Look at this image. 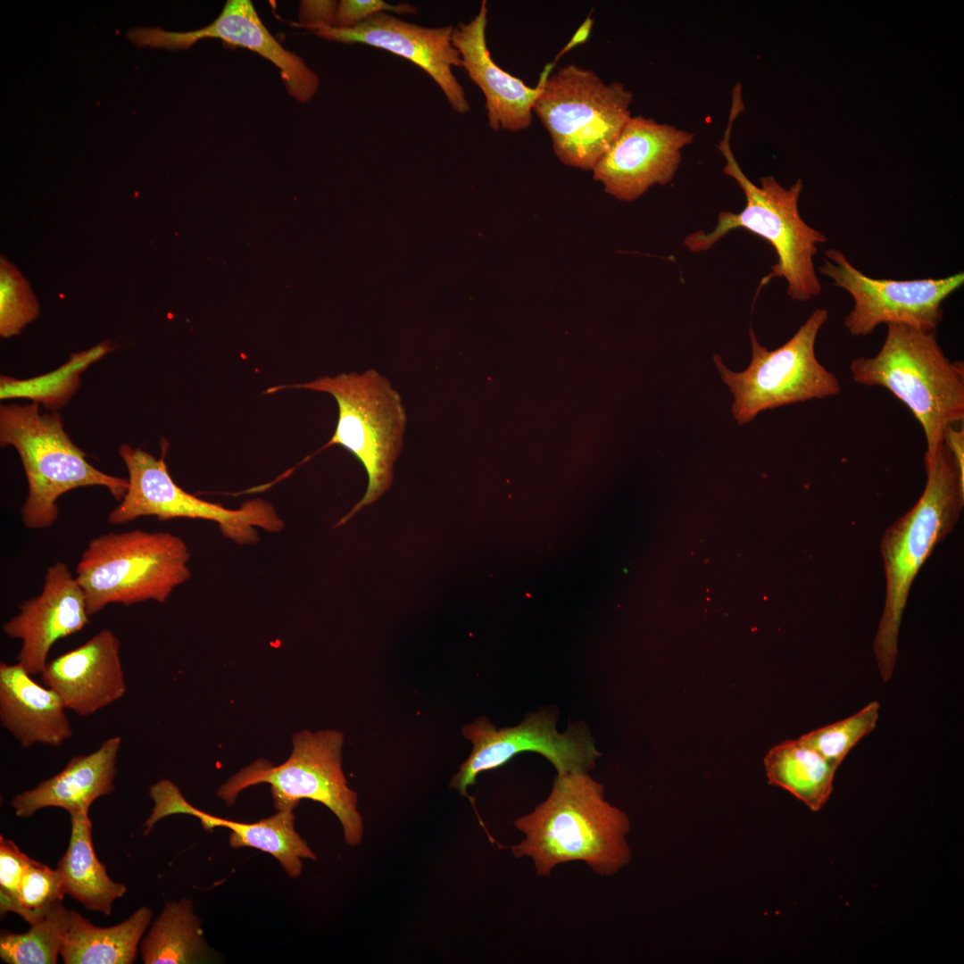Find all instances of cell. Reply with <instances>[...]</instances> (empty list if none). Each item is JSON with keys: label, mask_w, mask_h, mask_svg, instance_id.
<instances>
[{"label": "cell", "mask_w": 964, "mask_h": 964, "mask_svg": "<svg viewBox=\"0 0 964 964\" xmlns=\"http://www.w3.org/2000/svg\"><path fill=\"white\" fill-rule=\"evenodd\" d=\"M154 807L145 823L148 835L160 819L172 814H188L197 818L205 830L215 827L229 829L232 848L252 847L270 853L278 860L287 874L296 878L303 869V860H316L315 853L295 829L293 810H279L275 815L254 823L225 819L194 807L170 780L162 779L149 788Z\"/></svg>", "instance_id": "19"}, {"label": "cell", "mask_w": 964, "mask_h": 964, "mask_svg": "<svg viewBox=\"0 0 964 964\" xmlns=\"http://www.w3.org/2000/svg\"><path fill=\"white\" fill-rule=\"evenodd\" d=\"M65 895L59 871L30 859L18 892V912L29 925L42 919Z\"/></svg>", "instance_id": "30"}, {"label": "cell", "mask_w": 964, "mask_h": 964, "mask_svg": "<svg viewBox=\"0 0 964 964\" xmlns=\"http://www.w3.org/2000/svg\"><path fill=\"white\" fill-rule=\"evenodd\" d=\"M286 387L305 388L331 395L337 403L338 419L330 440L321 448L339 445L363 465L368 486L362 499L341 519L345 522L363 506L388 490L393 466L403 444L406 414L399 394L388 379L374 370L362 374L341 373Z\"/></svg>", "instance_id": "8"}, {"label": "cell", "mask_w": 964, "mask_h": 964, "mask_svg": "<svg viewBox=\"0 0 964 964\" xmlns=\"http://www.w3.org/2000/svg\"><path fill=\"white\" fill-rule=\"evenodd\" d=\"M943 445L953 458L960 478L964 482V428L949 426L943 435Z\"/></svg>", "instance_id": "35"}, {"label": "cell", "mask_w": 964, "mask_h": 964, "mask_svg": "<svg viewBox=\"0 0 964 964\" xmlns=\"http://www.w3.org/2000/svg\"><path fill=\"white\" fill-rule=\"evenodd\" d=\"M151 918V910L142 906L123 922L100 927L71 910L60 955L66 964L134 963Z\"/></svg>", "instance_id": "23"}, {"label": "cell", "mask_w": 964, "mask_h": 964, "mask_svg": "<svg viewBox=\"0 0 964 964\" xmlns=\"http://www.w3.org/2000/svg\"><path fill=\"white\" fill-rule=\"evenodd\" d=\"M119 454L129 472V486L120 503L108 516L112 525L126 524L144 516L160 520L198 519L213 521L226 536L240 544L256 543L257 528L278 532L284 521L274 507L262 499L229 509L183 490L170 477L163 456L155 459L149 453L123 444Z\"/></svg>", "instance_id": "11"}, {"label": "cell", "mask_w": 964, "mask_h": 964, "mask_svg": "<svg viewBox=\"0 0 964 964\" xmlns=\"http://www.w3.org/2000/svg\"><path fill=\"white\" fill-rule=\"evenodd\" d=\"M343 743L344 735L337 730L300 731L293 736V751L285 762L274 766L257 760L222 784L217 795L231 805L244 789L269 784L278 811L294 810L303 799L320 802L340 821L345 843L358 845L363 822L357 794L348 786L342 769Z\"/></svg>", "instance_id": "9"}, {"label": "cell", "mask_w": 964, "mask_h": 964, "mask_svg": "<svg viewBox=\"0 0 964 964\" xmlns=\"http://www.w3.org/2000/svg\"><path fill=\"white\" fill-rule=\"evenodd\" d=\"M592 23H593V21L591 19H587L582 24V26L579 28V29L577 31V33L574 35V37L569 42V44L558 54L557 58L561 56L567 51H569L571 47H573L576 45L580 44V43L584 42L585 40H586V38H587V37L589 35L591 27H592Z\"/></svg>", "instance_id": "36"}, {"label": "cell", "mask_w": 964, "mask_h": 964, "mask_svg": "<svg viewBox=\"0 0 964 964\" xmlns=\"http://www.w3.org/2000/svg\"><path fill=\"white\" fill-rule=\"evenodd\" d=\"M120 745V736L109 737L96 751L72 757L59 773L15 795L11 806L16 816L29 818L46 807L88 813L96 799L115 789Z\"/></svg>", "instance_id": "21"}, {"label": "cell", "mask_w": 964, "mask_h": 964, "mask_svg": "<svg viewBox=\"0 0 964 964\" xmlns=\"http://www.w3.org/2000/svg\"><path fill=\"white\" fill-rule=\"evenodd\" d=\"M139 946L145 964L203 961L208 948L192 902L182 899L166 902Z\"/></svg>", "instance_id": "26"}, {"label": "cell", "mask_w": 964, "mask_h": 964, "mask_svg": "<svg viewBox=\"0 0 964 964\" xmlns=\"http://www.w3.org/2000/svg\"><path fill=\"white\" fill-rule=\"evenodd\" d=\"M879 709V702L872 701L853 715L814 729L799 739L837 769L858 742L875 729Z\"/></svg>", "instance_id": "29"}, {"label": "cell", "mask_w": 964, "mask_h": 964, "mask_svg": "<svg viewBox=\"0 0 964 964\" xmlns=\"http://www.w3.org/2000/svg\"><path fill=\"white\" fill-rule=\"evenodd\" d=\"M850 370L854 382L885 387L910 409L924 431L925 464L942 449L946 428L964 420V364L944 354L936 330L887 324L879 352L854 359Z\"/></svg>", "instance_id": "4"}, {"label": "cell", "mask_w": 964, "mask_h": 964, "mask_svg": "<svg viewBox=\"0 0 964 964\" xmlns=\"http://www.w3.org/2000/svg\"><path fill=\"white\" fill-rule=\"evenodd\" d=\"M0 444L20 455L29 486L21 518L29 529L51 527L59 515L58 498L74 488L104 486L118 501L127 492V478L92 466L65 432L61 415L41 414L36 403L1 405Z\"/></svg>", "instance_id": "5"}, {"label": "cell", "mask_w": 964, "mask_h": 964, "mask_svg": "<svg viewBox=\"0 0 964 964\" xmlns=\"http://www.w3.org/2000/svg\"><path fill=\"white\" fill-rule=\"evenodd\" d=\"M925 469L921 496L886 529L881 541L885 598L874 652L884 682L894 670L900 626L913 580L935 547L953 529L964 503V482L944 445Z\"/></svg>", "instance_id": "3"}, {"label": "cell", "mask_w": 964, "mask_h": 964, "mask_svg": "<svg viewBox=\"0 0 964 964\" xmlns=\"http://www.w3.org/2000/svg\"><path fill=\"white\" fill-rule=\"evenodd\" d=\"M71 833L68 848L57 865L65 894L87 910L112 914L113 902L124 895L125 885L111 879L95 853L91 821L87 812L71 813Z\"/></svg>", "instance_id": "24"}, {"label": "cell", "mask_w": 964, "mask_h": 964, "mask_svg": "<svg viewBox=\"0 0 964 964\" xmlns=\"http://www.w3.org/2000/svg\"><path fill=\"white\" fill-rule=\"evenodd\" d=\"M514 827L525 837L508 848L516 858H530L537 876L571 861L612 876L631 860L629 819L605 801L602 785L588 772L557 775L548 797Z\"/></svg>", "instance_id": "1"}, {"label": "cell", "mask_w": 964, "mask_h": 964, "mask_svg": "<svg viewBox=\"0 0 964 964\" xmlns=\"http://www.w3.org/2000/svg\"><path fill=\"white\" fill-rule=\"evenodd\" d=\"M694 134L651 118L630 117L593 169L594 179L618 200L631 202L654 185L669 183Z\"/></svg>", "instance_id": "15"}, {"label": "cell", "mask_w": 964, "mask_h": 964, "mask_svg": "<svg viewBox=\"0 0 964 964\" xmlns=\"http://www.w3.org/2000/svg\"><path fill=\"white\" fill-rule=\"evenodd\" d=\"M190 552L179 536L134 529L92 538L76 568L89 616L107 605L164 602L191 577Z\"/></svg>", "instance_id": "6"}, {"label": "cell", "mask_w": 964, "mask_h": 964, "mask_svg": "<svg viewBox=\"0 0 964 964\" xmlns=\"http://www.w3.org/2000/svg\"><path fill=\"white\" fill-rule=\"evenodd\" d=\"M540 75L533 112L546 129L555 155L565 165L593 170L630 119L632 93L605 83L593 71L568 64Z\"/></svg>", "instance_id": "7"}, {"label": "cell", "mask_w": 964, "mask_h": 964, "mask_svg": "<svg viewBox=\"0 0 964 964\" xmlns=\"http://www.w3.org/2000/svg\"><path fill=\"white\" fill-rule=\"evenodd\" d=\"M453 28L423 27L379 12L351 29L318 26L308 30L328 41L368 45L405 58L425 71L453 110L463 114L470 104L452 71L453 67H462L460 52L453 43Z\"/></svg>", "instance_id": "16"}, {"label": "cell", "mask_w": 964, "mask_h": 964, "mask_svg": "<svg viewBox=\"0 0 964 964\" xmlns=\"http://www.w3.org/2000/svg\"><path fill=\"white\" fill-rule=\"evenodd\" d=\"M827 316L825 308L814 310L788 341L771 351L759 343L750 328L752 360L743 371L728 370L714 355L722 380L734 395L732 413L738 424L753 420L765 410L840 394L837 377L815 354L816 338Z\"/></svg>", "instance_id": "10"}, {"label": "cell", "mask_w": 964, "mask_h": 964, "mask_svg": "<svg viewBox=\"0 0 964 964\" xmlns=\"http://www.w3.org/2000/svg\"><path fill=\"white\" fill-rule=\"evenodd\" d=\"M63 701L20 663H0V722L23 748L60 746L72 736Z\"/></svg>", "instance_id": "22"}, {"label": "cell", "mask_w": 964, "mask_h": 964, "mask_svg": "<svg viewBox=\"0 0 964 964\" xmlns=\"http://www.w3.org/2000/svg\"><path fill=\"white\" fill-rule=\"evenodd\" d=\"M764 766L769 784L790 792L813 811L819 810L830 797L837 769L799 738L773 746L764 758Z\"/></svg>", "instance_id": "25"}, {"label": "cell", "mask_w": 964, "mask_h": 964, "mask_svg": "<svg viewBox=\"0 0 964 964\" xmlns=\"http://www.w3.org/2000/svg\"><path fill=\"white\" fill-rule=\"evenodd\" d=\"M487 12L486 1H482L470 21L453 28V43L460 52L462 68L484 95L489 127L520 131L532 123L540 83L530 87L494 62L486 37Z\"/></svg>", "instance_id": "20"}, {"label": "cell", "mask_w": 964, "mask_h": 964, "mask_svg": "<svg viewBox=\"0 0 964 964\" xmlns=\"http://www.w3.org/2000/svg\"><path fill=\"white\" fill-rule=\"evenodd\" d=\"M19 610L4 623L2 630L21 640L17 662L32 676L42 672L58 640L79 632L89 623L85 594L62 561L48 567L40 594L24 601Z\"/></svg>", "instance_id": "17"}, {"label": "cell", "mask_w": 964, "mask_h": 964, "mask_svg": "<svg viewBox=\"0 0 964 964\" xmlns=\"http://www.w3.org/2000/svg\"><path fill=\"white\" fill-rule=\"evenodd\" d=\"M70 910L61 902L25 933L3 930L2 960L9 964H55L69 927Z\"/></svg>", "instance_id": "28"}, {"label": "cell", "mask_w": 964, "mask_h": 964, "mask_svg": "<svg viewBox=\"0 0 964 964\" xmlns=\"http://www.w3.org/2000/svg\"><path fill=\"white\" fill-rule=\"evenodd\" d=\"M557 716L548 710L528 716L512 727L497 729L486 718H478L462 728L473 748L451 779L450 786L468 797L467 789L477 777L498 769L521 752H536L547 759L557 775L588 772L601 756L583 723L570 724L565 733L556 728Z\"/></svg>", "instance_id": "12"}, {"label": "cell", "mask_w": 964, "mask_h": 964, "mask_svg": "<svg viewBox=\"0 0 964 964\" xmlns=\"http://www.w3.org/2000/svg\"><path fill=\"white\" fill-rule=\"evenodd\" d=\"M825 254L819 271L851 295L854 304L844 326L854 337L868 336L882 323L936 330L943 317V302L964 283L963 271L940 278H873L841 251L830 248Z\"/></svg>", "instance_id": "13"}, {"label": "cell", "mask_w": 964, "mask_h": 964, "mask_svg": "<svg viewBox=\"0 0 964 964\" xmlns=\"http://www.w3.org/2000/svg\"><path fill=\"white\" fill-rule=\"evenodd\" d=\"M39 312V305L29 284L6 261L1 262L0 334L18 335Z\"/></svg>", "instance_id": "31"}, {"label": "cell", "mask_w": 964, "mask_h": 964, "mask_svg": "<svg viewBox=\"0 0 964 964\" xmlns=\"http://www.w3.org/2000/svg\"><path fill=\"white\" fill-rule=\"evenodd\" d=\"M387 12L413 14L417 9L410 4H390L382 0H341L337 3L334 27L351 29L379 12Z\"/></svg>", "instance_id": "33"}, {"label": "cell", "mask_w": 964, "mask_h": 964, "mask_svg": "<svg viewBox=\"0 0 964 964\" xmlns=\"http://www.w3.org/2000/svg\"><path fill=\"white\" fill-rule=\"evenodd\" d=\"M120 641L103 628L81 645L47 661L40 673L44 685L67 710L88 717L124 696L127 685L120 656Z\"/></svg>", "instance_id": "18"}, {"label": "cell", "mask_w": 964, "mask_h": 964, "mask_svg": "<svg viewBox=\"0 0 964 964\" xmlns=\"http://www.w3.org/2000/svg\"><path fill=\"white\" fill-rule=\"evenodd\" d=\"M744 110L739 97H733L728 124L718 148L726 159L723 172L734 179L745 196V206L738 212L722 211L710 232L696 231L686 236L684 245L693 253L711 248L729 231L744 229L769 242L777 256L767 279L782 278L787 283V295L794 301L806 302L821 293L813 257L818 245L827 242V236L802 219L798 200L802 190V179L789 188L772 176L762 177L760 186L752 183L741 170L730 148L733 122Z\"/></svg>", "instance_id": "2"}, {"label": "cell", "mask_w": 964, "mask_h": 964, "mask_svg": "<svg viewBox=\"0 0 964 964\" xmlns=\"http://www.w3.org/2000/svg\"><path fill=\"white\" fill-rule=\"evenodd\" d=\"M337 1H302L299 22L295 25L307 29L318 26L334 27Z\"/></svg>", "instance_id": "34"}, {"label": "cell", "mask_w": 964, "mask_h": 964, "mask_svg": "<svg viewBox=\"0 0 964 964\" xmlns=\"http://www.w3.org/2000/svg\"><path fill=\"white\" fill-rule=\"evenodd\" d=\"M111 350L109 342H102L88 350L71 354L66 363L52 372L32 378L16 379L2 375L0 397L28 398L50 410L59 409L65 405L78 390L80 374Z\"/></svg>", "instance_id": "27"}, {"label": "cell", "mask_w": 964, "mask_h": 964, "mask_svg": "<svg viewBox=\"0 0 964 964\" xmlns=\"http://www.w3.org/2000/svg\"><path fill=\"white\" fill-rule=\"evenodd\" d=\"M138 47L179 50L204 38H218L255 52L280 72L287 94L300 103L311 101L320 88L319 75L297 54L286 49L268 30L250 0H228L209 25L186 32L136 28L127 34Z\"/></svg>", "instance_id": "14"}, {"label": "cell", "mask_w": 964, "mask_h": 964, "mask_svg": "<svg viewBox=\"0 0 964 964\" xmlns=\"http://www.w3.org/2000/svg\"><path fill=\"white\" fill-rule=\"evenodd\" d=\"M30 860L13 841L0 836V911L18 912V892Z\"/></svg>", "instance_id": "32"}]
</instances>
